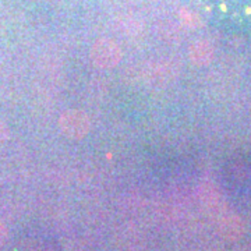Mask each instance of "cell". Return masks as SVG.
Listing matches in <instances>:
<instances>
[{"label":"cell","instance_id":"6da1fadb","mask_svg":"<svg viewBox=\"0 0 251 251\" xmlns=\"http://www.w3.org/2000/svg\"><path fill=\"white\" fill-rule=\"evenodd\" d=\"M204 21L223 31L251 36V0H184Z\"/></svg>","mask_w":251,"mask_h":251},{"label":"cell","instance_id":"7a4b0ae2","mask_svg":"<svg viewBox=\"0 0 251 251\" xmlns=\"http://www.w3.org/2000/svg\"><path fill=\"white\" fill-rule=\"evenodd\" d=\"M120 57H122L120 48L109 39L98 41L91 49L92 62L102 69L115 67L116 64L120 62Z\"/></svg>","mask_w":251,"mask_h":251},{"label":"cell","instance_id":"3957f363","mask_svg":"<svg viewBox=\"0 0 251 251\" xmlns=\"http://www.w3.org/2000/svg\"><path fill=\"white\" fill-rule=\"evenodd\" d=\"M90 119L84 112L69 110L60 117V128L67 137L81 138L90 131Z\"/></svg>","mask_w":251,"mask_h":251},{"label":"cell","instance_id":"277c9868","mask_svg":"<svg viewBox=\"0 0 251 251\" xmlns=\"http://www.w3.org/2000/svg\"><path fill=\"white\" fill-rule=\"evenodd\" d=\"M7 138H9V128L6 123L0 119V145L4 144L7 141Z\"/></svg>","mask_w":251,"mask_h":251}]
</instances>
